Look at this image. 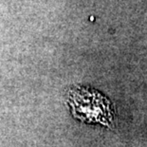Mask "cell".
I'll use <instances>...</instances> for the list:
<instances>
[{
	"label": "cell",
	"mask_w": 147,
	"mask_h": 147,
	"mask_svg": "<svg viewBox=\"0 0 147 147\" xmlns=\"http://www.w3.org/2000/svg\"><path fill=\"white\" fill-rule=\"evenodd\" d=\"M68 102L73 115L86 123L110 125L113 111L110 102L101 93L87 87H73L68 93Z\"/></svg>",
	"instance_id": "1"
}]
</instances>
